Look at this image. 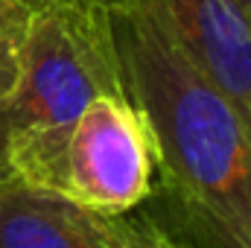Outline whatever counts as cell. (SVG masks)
Returning a JSON list of instances; mask_svg holds the SVG:
<instances>
[{
  "instance_id": "1",
  "label": "cell",
  "mask_w": 251,
  "mask_h": 248,
  "mask_svg": "<svg viewBox=\"0 0 251 248\" xmlns=\"http://www.w3.org/2000/svg\"><path fill=\"white\" fill-rule=\"evenodd\" d=\"M123 97L149 134L167 222L201 248H251V128L134 0H102Z\"/></svg>"
},
{
  "instance_id": "2",
  "label": "cell",
  "mask_w": 251,
  "mask_h": 248,
  "mask_svg": "<svg viewBox=\"0 0 251 248\" xmlns=\"http://www.w3.org/2000/svg\"><path fill=\"white\" fill-rule=\"evenodd\" d=\"M123 94L102 0H56L32 15L21 79L0 105V178L64 196V149L82 111Z\"/></svg>"
},
{
  "instance_id": "3",
  "label": "cell",
  "mask_w": 251,
  "mask_h": 248,
  "mask_svg": "<svg viewBox=\"0 0 251 248\" xmlns=\"http://www.w3.org/2000/svg\"><path fill=\"white\" fill-rule=\"evenodd\" d=\"M155 193L149 134L123 94L97 97L64 149V196L100 216L137 210Z\"/></svg>"
},
{
  "instance_id": "4",
  "label": "cell",
  "mask_w": 251,
  "mask_h": 248,
  "mask_svg": "<svg viewBox=\"0 0 251 248\" xmlns=\"http://www.w3.org/2000/svg\"><path fill=\"white\" fill-rule=\"evenodd\" d=\"M181 44L251 128V26L231 0H134Z\"/></svg>"
},
{
  "instance_id": "5",
  "label": "cell",
  "mask_w": 251,
  "mask_h": 248,
  "mask_svg": "<svg viewBox=\"0 0 251 248\" xmlns=\"http://www.w3.org/2000/svg\"><path fill=\"white\" fill-rule=\"evenodd\" d=\"M0 248H114L85 210L56 190L0 178Z\"/></svg>"
},
{
  "instance_id": "6",
  "label": "cell",
  "mask_w": 251,
  "mask_h": 248,
  "mask_svg": "<svg viewBox=\"0 0 251 248\" xmlns=\"http://www.w3.org/2000/svg\"><path fill=\"white\" fill-rule=\"evenodd\" d=\"M97 222L114 248H201L164 216L143 213L140 207L120 216L97 213Z\"/></svg>"
},
{
  "instance_id": "7",
  "label": "cell",
  "mask_w": 251,
  "mask_h": 248,
  "mask_svg": "<svg viewBox=\"0 0 251 248\" xmlns=\"http://www.w3.org/2000/svg\"><path fill=\"white\" fill-rule=\"evenodd\" d=\"M32 15L35 12L21 0H0V105L12 97L21 79L24 47H26Z\"/></svg>"
},
{
  "instance_id": "8",
  "label": "cell",
  "mask_w": 251,
  "mask_h": 248,
  "mask_svg": "<svg viewBox=\"0 0 251 248\" xmlns=\"http://www.w3.org/2000/svg\"><path fill=\"white\" fill-rule=\"evenodd\" d=\"M231 3H234V9L243 15V21L251 26V0H231Z\"/></svg>"
},
{
  "instance_id": "9",
  "label": "cell",
  "mask_w": 251,
  "mask_h": 248,
  "mask_svg": "<svg viewBox=\"0 0 251 248\" xmlns=\"http://www.w3.org/2000/svg\"><path fill=\"white\" fill-rule=\"evenodd\" d=\"M21 3H26L32 12H38V9H44V6H50V3H56V0H21Z\"/></svg>"
}]
</instances>
